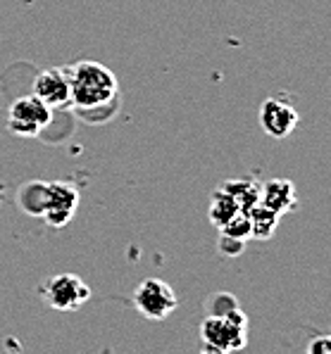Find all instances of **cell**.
Returning <instances> with one entry per match:
<instances>
[{"instance_id": "3957f363", "label": "cell", "mask_w": 331, "mask_h": 354, "mask_svg": "<svg viewBox=\"0 0 331 354\" xmlns=\"http://www.w3.org/2000/svg\"><path fill=\"white\" fill-rule=\"evenodd\" d=\"M41 297L55 312H77L91 299V288L79 276L60 274L43 283Z\"/></svg>"}, {"instance_id": "9a60e30c", "label": "cell", "mask_w": 331, "mask_h": 354, "mask_svg": "<svg viewBox=\"0 0 331 354\" xmlns=\"http://www.w3.org/2000/svg\"><path fill=\"white\" fill-rule=\"evenodd\" d=\"M236 307H238V299L231 295V292H217V295H210L208 304H205L208 317H226V314Z\"/></svg>"}, {"instance_id": "5bb4252c", "label": "cell", "mask_w": 331, "mask_h": 354, "mask_svg": "<svg viewBox=\"0 0 331 354\" xmlns=\"http://www.w3.org/2000/svg\"><path fill=\"white\" fill-rule=\"evenodd\" d=\"M222 236L236 238V241H251V221H248V212H236L226 224L220 226Z\"/></svg>"}, {"instance_id": "4fadbf2b", "label": "cell", "mask_w": 331, "mask_h": 354, "mask_svg": "<svg viewBox=\"0 0 331 354\" xmlns=\"http://www.w3.org/2000/svg\"><path fill=\"white\" fill-rule=\"evenodd\" d=\"M43 181H31L26 186L19 188L17 193V203H19V209L26 212L31 216H41V205H43Z\"/></svg>"}, {"instance_id": "6da1fadb", "label": "cell", "mask_w": 331, "mask_h": 354, "mask_svg": "<svg viewBox=\"0 0 331 354\" xmlns=\"http://www.w3.org/2000/svg\"><path fill=\"white\" fill-rule=\"evenodd\" d=\"M69 72V91H72V107L77 112H91L110 105L119 95L117 76L100 62L84 59L74 67H67Z\"/></svg>"}, {"instance_id": "2e32d148", "label": "cell", "mask_w": 331, "mask_h": 354, "mask_svg": "<svg viewBox=\"0 0 331 354\" xmlns=\"http://www.w3.org/2000/svg\"><path fill=\"white\" fill-rule=\"evenodd\" d=\"M217 248H220V252L224 254V257H236V254L243 252L246 243L236 241V238H229V236H222L220 233V243H217Z\"/></svg>"}, {"instance_id": "8fae6325", "label": "cell", "mask_w": 331, "mask_h": 354, "mask_svg": "<svg viewBox=\"0 0 331 354\" xmlns=\"http://www.w3.org/2000/svg\"><path fill=\"white\" fill-rule=\"evenodd\" d=\"M222 188L234 198L236 207L241 212H248L260 203V186L255 181H224Z\"/></svg>"}, {"instance_id": "e0dca14e", "label": "cell", "mask_w": 331, "mask_h": 354, "mask_svg": "<svg viewBox=\"0 0 331 354\" xmlns=\"http://www.w3.org/2000/svg\"><path fill=\"white\" fill-rule=\"evenodd\" d=\"M307 350H310L312 354H314V352H324V354H327V352L331 350V345H329V340H327V337H322V340H319V342H314V345H310V347H307Z\"/></svg>"}, {"instance_id": "7c38bea8", "label": "cell", "mask_w": 331, "mask_h": 354, "mask_svg": "<svg viewBox=\"0 0 331 354\" xmlns=\"http://www.w3.org/2000/svg\"><path fill=\"white\" fill-rule=\"evenodd\" d=\"M236 212H241V209L236 207L234 198H231V195L220 186L213 193V203H210V221L220 228L222 224H226V221H229Z\"/></svg>"}, {"instance_id": "9c48e42d", "label": "cell", "mask_w": 331, "mask_h": 354, "mask_svg": "<svg viewBox=\"0 0 331 354\" xmlns=\"http://www.w3.org/2000/svg\"><path fill=\"white\" fill-rule=\"evenodd\" d=\"M260 205L276 212L279 216L291 214L293 209H298V193L293 181L274 178V181H267L265 186H260Z\"/></svg>"}, {"instance_id": "ac0fdd59", "label": "cell", "mask_w": 331, "mask_h": 354, "mask_svg": "<svg viewBox=\"0 0 331 354\" xmlns=\"http://www.w3.org/2000/svg\"><path fill=\"white\" fill-rule=\"evenodd\" d=\"M0 200H3V190H0Z\"/></svg>"}, {"instance_id": "277c9868", "label": "cell", "mask_w": 331, "mask_h": 354, "mask_svg": "<svg viewBox=\"0 0 331 354\" xmlns=\"http://www.w3.org/2000/svg\"><path fill=\"white\" fill-rule=\"evenodd\" d=\"M53 110L43 105L36 95H24L15 100L8 110V131L21 138H36L48 129Z\"/></svg>"}, {"instance_id": "5b68a950", "label": "cell", "mask_w": 331, "mask_h": 354, "mask_svg": "<svg viewBox=\"0 0 331 354\" xmlns=\"http://www.w3.org/2000/svg\"><path fill=\"white\" fill-rule=\"evenodd\" d=\"M134 307L141 317L150 321H165L179 307V295L170 283L160 279H145L134 290Z\"/></svg>"}, {"instance_id": "30bf717a", "label": "cell", "mask_w": 331, "mask_h": 354, "mask_svg": "<svg viewBox=\"0 0 331 354\" xmlns=\"http://www.w3.org/2000/svg\"><path fill=\"white\" fill-rule=\"evenodd\" d=\"M281 216L276 212L267 209L265 205H255L248 209V221H251V238L255 241H269L274 236V231L279 228Z\"/></svg>"}, {"instance_id": "8992f818", "label": "cell", "mask_w": 331, "mask_h": 354, "mask_svg": "<svg viewBox=\"0 0 331 354\" xmlns=\"http://www.w3.org/2000/svg\"><path fill=\"white\" fill-rule=\"evenodd\" d=\"M79 209V190L67 181H51L43 186L41 219L53 228H64Z\"/></svg>"}, {"instance_id": "ba28073f", "label": "cell", "mask_w": 331, "mask_h": 354, "mask_svg": "<svg viewBox=\"0 0 331 354\" xmlns=\"http://www.w3.org/2000/svg\"><path fill=\"white\" fill-rule=\"evenodd\" d=\"M260 124L269 138H286L298 127V110L286 95H274L260 107Z\"/></svg>"}, {"instance_id": "7a4b0ae2", "label": "cell", "mask_w": 331, "mask_h": 354, "mask_svg": "<svg viewBox=\"0 0 331 354\" xmlns=\"http://www.w3.org/2000/svg\"><path fill=\"white\" fill-rule=\"evenodd\" d=\"M200 342L205 352L226 354L243 350L248 342V317L241 307L231 309L226 317H205L200 326Z\"/></svg>"}, {"instance_id": "52a82bcc", "label": "cell", "mask_w": 331, "mask_h": 354, "mask_svg": "<svg viewBox=\"0 0 331 354\" xmlns=\"http://www.w3.org/2000/svg\"><path fill=\"white\" fill-rule=\"evenodd\" d=\"M31 95H36L51 110H67V107H72V91H69L67 67H53L41 72L34 79Z\"/></svg>"}]
</instances>
